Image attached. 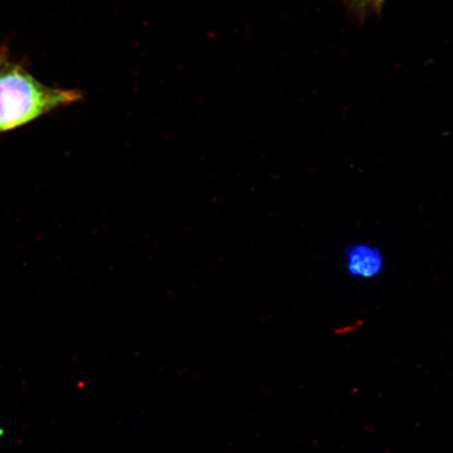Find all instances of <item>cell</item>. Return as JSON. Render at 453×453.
Masks as SVG:
<instances>
[{
    "mask_svg": "<svg viewBox=\"0 0 453 453\" xmlns=\"http://www.w3.org/2000/svg\"><path fill=\"white\" fill-rule=\"evenodd\" d=\"M9 65L7 52L0 50V72H2L5 66Z\"/></svg>",
    "mask_w": 453,
    "mask_h": 453,
    "instance_id": "3957f363",
    "label": "cell"
},
{
    "mask_svg": "<svg viewBox=\"0 0 453 453\" xmlns=\"http://www.w3.org/2000/svg\"><path fill=\"white\" fill-rule=\"evenodd\" d=\"M82 97L78 90L47 87L21 67L8 65L0 72V132L25 126Z\"/></svg>",
    "mask_w": 453,
    "mask_h": 453,
    "instance_id": "6da1fadb",
    "label": "cell"
},
{
    "mask_svg": "<svg viewBox=\"0 0 453 453\" xmlns=\"http://www.w3.org/2000/svg\"><path fill=\"white\" fill-rule=\"evenodd\" d=\"M347 255L348 269L353 276L373 277L383 270V258L377 249L357 245L350 247Z\"/></svg>",
    "mask_w": 453,
    "mask_h": 453,
    "instance_id": "7a4b0ae2",
    "label": "cell"
}]
</instances>
